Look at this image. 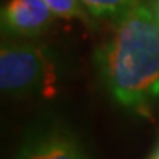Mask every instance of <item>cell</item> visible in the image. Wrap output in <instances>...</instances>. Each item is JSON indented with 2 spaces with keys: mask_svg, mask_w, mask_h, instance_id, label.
<instances>
[{
  "mask_svg": "<svg viewBox=\"0 0 159 159\" xmlns=\"http://www.w3.org/2000/svg\"><path fill=\"white\" fill-rule=\"evenodd\" d=\"M99 76L111 96L128 109L159 101V16L138 2L96 50Z\"/></svg>",
  "mask_w": 159,
  "mask_h": 159,
  "instance_id": "obj_1",
  "label": "cell"
},
{
  "mask_svg": "<svg viewBox=\"0 0 159 159\" xmlns=\"http://www.w3.org/2000/svg\"><path fill=\"white\" fill-rule=\"evenodd\" d=\"M55 80V62L46 47L13 41L2 44L0 86L5 94L26 96L36 91H47Z\"/></svg>",
  "mask_w": 159,
  "mask_h": 159,
  "instance_id": "obj_2",
  "label": "cell"
},
{
  "mask_svg": "<svg viewBox=\"0 0 159 159\" xmlns=\"http://www.w3.org/2000/svg\"><path fill=\"white\" fill-rule=\"evenodd\" d=\"M15 159H91L76 135L62 124L36 125L25 135Z\"/></svg>",
  "mask_w": 159,
  "mask_h": 159,
  "instance_id": "obj_3",
  "label": "cell"
},
{
  "mask_svg": "<svg viewBox=\"0 0 159 159\" xmlns=\"http://www.w3.org/2000/svg\"><path fill=\"white\" fill-rule=\"evenodd\" d=\"M54 18L44 0H8L2 8V30L16 38H34L44 33Z\"/></svg>",
  "mask_w": 159,
  "mask_h": 159,
  "instance_id": "obj_4",
  "label": "cell"
},
{
  "mask_svg": "<svg viewBox=\"0 0 159 159\" xmlns=\"http://www.w3.org/2000/svg\"><path fill=\"white\" fill-rule=\"evenodd\" d=\"M93 18L119 21L141 0H80Z\"/></svg>",
  "mask_w": 159,
  "mask_h": 159,
  "instance_id": "obj_5",
  "label": "cell"
},
{
  "mask_svg": "<svg viewBox=\"0 0 159 159\" xmlns=\"http://www.w3.org/2000/svg\"><path fill=\"white\" fill-rule=\"evenodd\" d=\"M52 13L59 18L80 20L84 25H93V16L80 0H44Z\"/></svg>",
  "mask_w": 159,
  "mask_h": 159,
  "instance_id": "obj_6",
  "label": "cell"
},
{
  "mask_svg": "<svg viewBox=\"0 0 159 159\" xmlns=\"http://www.w3.org/2000/svg\"><path fill=\"white\" fill-rule=\"evenodd\" d=\"M149 159H159V143L156 144V148H154V151H153V154H151Z\"/></svg>",
  "mask_w": 159,
  "mask_h": 159,
  "instance_id": "obj_7",
  "label": "cell"
},
{
  "mask_svg": "<svg viewBox=\"0 0 159 159\" xmlns=\"http://www.w3.org/2000/svg\"><path fill=\"white\" fill-rule=\"evenodd\" d=\"M153 5H154V8H156L157 16H159V0H154V2H153Z\"/></svg>",
  "mask_w": 159,
  "mask_h": 159,
  "instance_id": "obj_8",
  "label": "cell"
}]
</instances>
